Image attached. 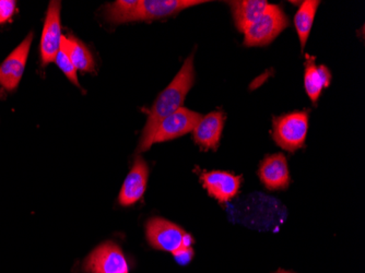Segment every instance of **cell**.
I'll list each match as a JSON object with an SVG mask.
<instances>
[{"instance_id": "6da1fadb", "label": "cell", "mask_w": 365, "mask_h": 273, "mask_svg": "<svg viewBox=\"0 0 365 273\" xmlns=\"http://www.w3.org/2000/svg\"><path fill=\"white\" fill-rule=\"evenodd\" d=\"M194 80V55H190L184 61L180 71L169 84V87L159 94L153 108L148 110L147 123L139 143V151L145 152L153 147L151 140L158 125L162 119L167 118L182 108V103L192 89Z\"/></svg>"}, {"instance_id": "7a4b0ae2", "label": "cell", "mask_w": 365, "mask_h": 273, "mask_svg": "<svg viewBox=\"0 0 365 273\" xmlns=\"http://www.w3.org/2000/svg\"><path fill=\"white\" fill-rule=\"evenodd\" d=\"M274 143L289 152H294L304 145L309 130V113L293 112L274 117L272 120Z\"/></svg>"}, {"instance_id": "3957f363", "label": "cell", "mask_w": 365, "mask_h": 273, "mask_svg": "<svg viewBox=\"0 0 365 273\" xmlns=\"http://www.w3.org/2000/svg\"><path fill=\"white\" fill-rule=\"evenodd\" d=\"M288 26V16L284 10L279 6L268 4L259 19L244 32V45L253 47L270 44Z\"/></svg>"}, {"instance_id": "277c9868", "label": "cell", "mask_w": 365, "mask_h": 273, "mask_svg": "<svg viewBox=\"0 0 365 273\" xmlns=\"http://www.w3.org/2000/svg\"><path fill=\"white\" fill-rule=\"evenodd\" d=\"M147 239L155 249L175 252L184 246L186 233L182 227L162 217H153L145 225Z\"/></svg>"}, {"instance_id": "5b68a950", "label": "cell", "mask_w": 365, "mask_h": 273, "mask_svg": "<svg viewBox=\"0 0 365 273\" xmlns=\"http://www.w3.org/2000/svg\"><path fill=\"white\" fill-rule=\"evenodd\" d=\"M87 273H128V264L122 249L113 242L98 246L83 264Z\"/></svg>"}, {"instance_id": "8992f818", "label": "cell", "mask_w": 365, "mask_h": 273, "mask_svg": "<svg viewBox=\"0 0 365 273\" xmlns=\"http://www.w3.org/2000/svg\"><path fill=\"white\" fill-rule=\"evenodd\" d=\"M61 1H51L45 16L43 26L42 38H41L40 52L41 61L43 66L55 61L57 53L61 45Z\"/></svg>"}, {"instance_id": "52a82bcc", "label": "cell", "mask_w": 365, "mask_h": 273, "mask_svg": "<svg viewBox=\"0 0 365 273\" xmlns=\"http://www.w3.org/2000/svg\"><path fill=\"white\" fill-rule=\"evenodd\" d=\"M202 115L188 108H180L178 112L162 119L155 129L151 145L173 140L186 133H192L202 118Z\"/></svg>"}, {"instance_id": "ba28073f", "label": "cell", "mask_w": 365, "mask_h": 273, "mask_svg": "<svg viewBox=\"0 0 365 273\" xmlns=\"http://www.w3.org/2000/svg\"><path fill=\"white\" fill-rule=\"evenodd\" d=\"M202 0H141L131 16L130 21H153L173 16L182 10L205 4Z\"/></svg>"}, {"instance_id": "9c48e42d", "label": "cell", "mask_w": 365, "mask_h": 273, "mask_svg": "<svg viewBox=\"0 0 365 273\" xmlns=\"http://www.w3.org/2000/svg\"><path fill=\"white\" fill-rule=\"evenodd\" d=\"M32 41L33 33L31 32L22 41L21 44L18 45L14 52L0 65V86L7 91H14L19 87L26 69Z\"/></svg>"}, {"instance_id": "30bf717a", "label": "cell", "mask_w": 365, "mask_h": 273, "mask_svg": "<svg viewBox=\"0 0 365 273\" xmlns=\"http://www.w3.org/2000/svg\"><path fill=\"white\" fill-rule=\"evenodd\" d=\"M200 180L208 194L221 203L227 202L237 196L242 182L241 176L223 170L204 172Z\"/></svg>"}, {"instance_id": "8fae6325", "label": "cell", "mask_w": 365, "mask_h": 273, "mask_svg": "<svg viewBox=\"0 0 365 273\" xmlns=\"http://www.w3.org/2000/svg\"><path fill=\"white\" fill-rule=\"evenodd\" d=\"M148 176V164L143 158L137 157L120 190L118 196L120 205L124 207L133 206L143 198L147 188Z\"/></svg>"}, {"instance_id": "7c38bea8", "label": "cell", "mask_w": 365, "mask_h": 273, "mask_svg": "<svg viewBox=\"0 0 365 273\" xmlns=\"http://www.w3.org/2000/svg\"><path fill=\"white\" fill-rule=\"evenodd\" d=\"M225 116L222 112L209 113L202 116L192 130L195 143L205 150H217L225 126Z\"/></svg>"}, {"instance_id": "4fadbf2b", "label": "cell", "mask_w": 365, "mask_h": 273, "mask_svg": "<svg viewBox=\"0 0 365 273\" xmlns=\"http://www.w3.org/2000/svg\"><path fill=\"white\" fill-rule=\"evenodd\" d=\"M258 174L267 190H284L290 184L288 163L282 153L266 158L260 164Z\"/></svg>"}, {"instance_id": "5bb4252c", "label": "cell", "mask_w": 365, "mask_h": 273, "mask_svg": "<svg viewBox=\"0 0 365 273\" xmlns=\"http://www.w3.org/2000/svg\"><path fill=\"white\" fill-rule=\"evenodd\" d=\"M331 73L326 66H317L313 56L307 55L305 61L304 87L307 96L314 104L317 103L322 91L329 87Z\"/></svg>"}, {"instance_id": "9a60e30c", "label": "cell", "mask_w": 365, "mask_h": 273, "mask_svg": "<svg viewBox=\"0 0 365 273\" xmlns=\"http://www.w3.org/2000/svg\"><path fill=\"white\" fill-rule=\"evenodd\" d=\"M229 4L235 26L241 32H245L255 24L268 6L266 0H237Z\"/></svg>"}, {"instance_id": "2e32d148", "label": "cell", "mask_w": 365, "mask_h": 273, "mask_svg": "<svg viewBox=\"0 0 365 273\" xmlns=\"http://www.w3.org/2000/svg\"><path fill=\"white\" fill-rule=\"evenodd\" d=\"M61 48L68 55L76 69L82 73H94L96 63L90 49L73 36H61Z\"/></svg>"}, {"instance_id": "e0dca14e", "label": "cell", "mask_w": 365, "mask_h": 273, "mask_svg": "<svg viewBox=\"0 0 365 273\" xmlns=\"http://www.w3.org/2000/svg\"><path fill=\"white\" fill-rule=\"evenodd\" d=\"M319 4H321V1H319V0L303 1L302 5L295 14V29H297V36L300 38L302 49L307 45V38H309L312 26H313L314 18H315Z\"/></svg>"}, {"instance_id": "ac0fdd59", "label": "cell", "mask_w": 365, "mask_h": 273, "mask_svg": "<svg viewBox=\"0 0 365 273\" xmlns=\"http://www.w3.org/2000/svg\"><path fill=\"white\" fill-rule=\"evenodd\" d=\"M138 0H118L106 6V20L112 24H126L130 21L131 16L136 9Z\"/></svg>"}, {"instance_id": "d6986e66", "label": "cell", "mask_w": 365, "mask_h": 273, "mask_svg": "<svg viewBox=\"0 0 365 273\" xmlns=\"http://www.w3.org/2000/svg\"><path fill=\"white\" fill-rule=\"evenodd\" d=\"M55 63L57 67L63 71V75L68 78L69 81L73 82L75 86L80 88L79 80H78V71L73 66V61L69 58L68 55L66 54L63 48L59 49L55 57Z\"/></svg>"}, {"instance_id": "ffe728a7", "label": "cell", "mask_w": 365, "mask_h": 273, "mask_svg": "<svg viewBox=\"0 0 365 273\" xmlns=\"http://www.w3.org/2000/svg\"><path fill=\"white\" fill-rule=\"evenodd\" d=\"M16 9V3L14 0H0V24L11 20Z\"/></svg>"}, {"instance_id": "44dd1931", "label": "cell", "mask_w": 365, "mask_h": 273, "mask_svg": "<svg viewBox=\"0 0 365 273\" xmlns=\"http://www.w3.org/2000/svg\"><path fill=\"white\" fill-rule=\"evenodd\" d=\"M173 256L174 259H175L178 264L185 266V264H190V260L194 257V249H192V247H185V246H182L180 249L173 252Z\"/></svg>"}, {"instance_id": "7402d4cb", "label": "cell", "mask_w": 365, "mask_h": 273, "mask_svg": "<svg viewBox=\"0 0 365 273\" xmlns=\"http://www.w3.org/2000/svg\"><path fill=\"white\" fill-rule=\"evenodd\" d=\"M276 273H292V272H288V271H284V270H279V271H277Z\"/></svg>"}, {"instance_id": "603a6c76", "label": "cell", "mask_w": 365, "mask_h": 273, "mask_svg": "<svg viewBox=\"0 0 365 273\" xmlns=\"http://www.w3.org/2000/svg\"><path fill=\"white\" fill-rule=\"evenodd\" d=\"M3 91H1V89H0V98H3Z\"/></svg>"}]
</instances>
